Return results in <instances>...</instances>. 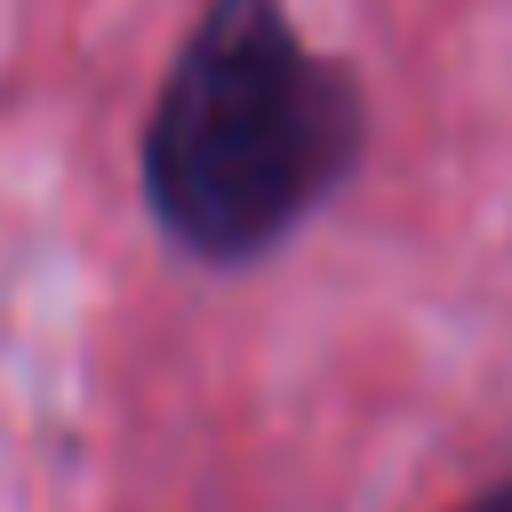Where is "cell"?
<instances>
[{
    "label": "cell",
    "instance_id": "2",
    "mask_svg": "<svg viewBox=\"0 0 512 512\" xmlns=\"http://www.w3.org/2000/svg\"><path fill=\"white\" fill-rule=\"evenodd\" d=\"M456 512H512V472H504V480H496V488H480V496H472V504H456Z\"/></svg>",
    "mask_w": 512,
    "mask_h": 512
},
{
    "label": "cell",
    "instance_id": "1",
    "mask_svg": "<svg viewBox=\"0 0 512 512\" xmlns=\"http://www.w3.org/2000/svg\"><path fill=\"white\" fill-rule=\"evenodd\" d=\"M360 152V80L320 56L280 0H208L152 96L136 184L184 256L256 264L360 168Z\"/></svg>",
    "mask_w": 512,
    "mask_h": 512
}]
</instances>
